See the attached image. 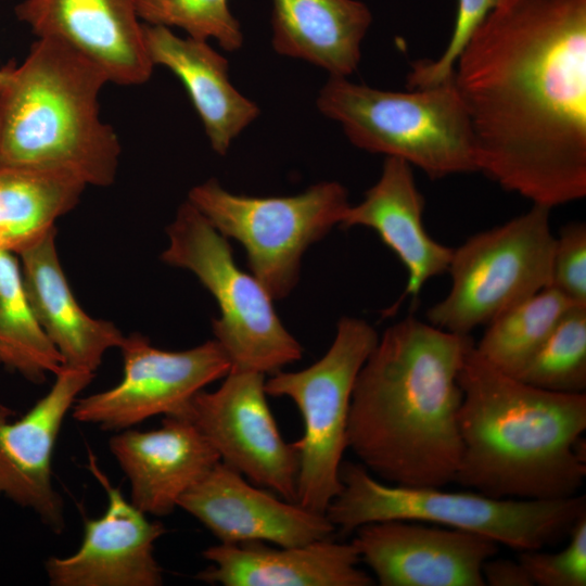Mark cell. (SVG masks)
Wrapping results in <instances>:
<instances>
[{
    "instance_id": "6da1fadb",
    "label": "cell",
    "mask_w": 586,
    "mask_h": 586,
    "mask_svg": "<svg viewBox=\"0 0 586 586\" xmlns=\"http://www.w3.org/2000/svg\"><path fill=\"white\" fill-rule=\"evenodd\" d=\"M482 171L549 208L586 195V0H498L454 69Z\"/></svg>"
},
{
    "instance_id": "7a4b0ae2",
    "label": "cell",
    "mask_w": 586,
    "mask_h": 586,
    "mask_svg": "<svg viewBox=\"0 0 586 586\" xmlns=\"http://www.w3.org/2000/svg\"><path fill=\"white\" fill-rule=\"evenodd\" d=\"M471 335L412 316L378 339L353 387L347 447L379 479L400 486L444 487L462 453L459 371Z\"/></svg>"
},
{
    "instance_id": "3957f363",
    "label": "cell",
    "mask_w": 586,
    "mask_h": 586,
    "mask_svg": "<svg viewBox=\"0 0 586 586\" xmlns=\"http://www.w3.org/2000/svg\"><path fill=\"white\" fill-rule=\"evenodd\" d=\"M458 382L462 453L454 482L494 498L578 494L586 477V393L530 385L492 366L475 344Z\"/></svg>"
},
{
    "instance_id": "277c9868",
    "label": "cell",
    "mask_w": 586,
    "mask_h": 586,
    "mask_svg": "<svg viewBox=\"0 0 586 586\" xmlns=\"http://www.w3.org/2000/svg\"><path fill=\"white\" fill-rule=\"evenodd\" d=\"M105 73L78 51L37 38L0 69V166L55 169L87 186L116 178L120 143L100 117Z\"/></svg>"
},
{
    "instance_id": "5b68a950",
    "label": "cell",
    "mask_w": 586,
    "mask_h": 586,
    "mask_svg": "<svg viewBox=\"0 0 586 586\" xmlns=\"http://www.w3.org/2000/svg\"><path fill=\"white\" fill-rule=\"evenodd\" d=\"M340 477L343 488L326 515L342 534L372 522L417 521L480 534L520 552L568 537L586 514V496L581 494L535 500L384 484L353 462L341 463Z\"/></svg>"
},
{
    "instance_id": "8992f818",
    "label": "cell",
    "mask_w": 586,
    "mask_h": 586,
    "mask_svg": "<svg viewBox=\"0 0 586 586\" xmlns=\"http://www.w3.org/2000/svg\"><path fill=\"white\" fill-rule=\"evenodd\" d=\"M317 105L355 146L400 158L430 179L477 171L470 119L454 79L390 91L331 76Z\"/></svg>"
},
{
    "instance_id": "52a82bcc",
    "label": "cell",
    "mask_w": 586,
    "mask_h": 586,
    "mask_svg": "<svg viewBox=\"0 0 586 586\" xmlns=\"http://www.w3.org/2000/svg\"><path fill=\"white\" fill-rule=\"evenodd\" d=\"M166 232L168 245L161 259L194 273L218 304L220 317L212 321L213 333L230 370L273 374L303 357V347L282 324L273 298L237 266L227 238L188 200Z\"/></svg>"
},
{
    "instance_id": "ba28073f",
    "label": "cell",
    "mask_w": 586,
    "mask_h": 586,
    "mask_svg": "<svg viewBox=\"0 0 586 586\" xmlns=\"http://www.w3.org/2000/svg\"><path fill=\"white\" fill-rule=\"evenodd\" d=\"M188 201L220 234L244 247L252 275L273 300L293 291L306 250L341 225L351 205L336 181L296 195L257 198L230 193L209 179L193 187Z\"/></svg>"
},
{
    "instance_id": "9c48e42d",
    "label": "cell",
    "mask_w": 586,
    "mask_h": 586,
    "mask_svg": "<svg viewBox=\"0 0 586 586\" xmlns=\"http://www.w3.org/2000/svg\"><path fill=\"white\" fill-rule=\"evenodd\" d=\"M550 209L532 207L453 250L446 296L426 311L443 330L470 335L500 314L551 285L556 237Z\"/></svg>"
},
{
    "instance_id": "30bf717a",
    "label": "cell",
    "mask_w": 586,
    "mask_h": 586,
    "mask_svg": "<svg viewBox=\"0 0 586 586\" xmlns=\"http://www.w3.org/2000/svg\"><path fill=\"white\" fill-rule=\"evenodd\" d=\"M378 339L366 320L343 317L318 361L295 372L278 371L265 381L267 395L289 397L303 418L304 434L293 446L298 454L296 504L307 510L326 514L343 488L340 467L353 387Z\"/></svg>"
},
{
    "instance_id": "8fae6325",
    "label": "cell",
    "mask_w": 586,
    "mask_h": 586,
    "mask_svg": "<svg viewBox=\"0 0 586 586\" xmlns=\"http://www.w3.org/2000/svg\"><path fill=\"white\" fill-rule=\"evenodd\" d=\"M123 378L115 386L75 402V420L105 431L130 429L152 417L179 416L190 399L212 382L225 378L231 364L214 339L186 351L153 346L140 333L119 346Z\"/></svg>"
},
{
    "instance_id": "7c38bea8",
    "label": "cell",
    "mask_w": 586,
    "mask_h": 586,
    "mask_svg": "<svg viewBox=\"0 0 586 586\" xmlns=\"http://www.w3.org/2000/svg\"><path fill=\"white\" fill-rule=\"evenodd\" d=\"M266 395L265 374L230 370L216 391L198 392L178 417L199 429L220 461L296 502L298 454L282 438Z\"/></svg>"
},
{
    "instance_id": "4fadbf2b",
    "label": "cell",
    "mask_w": 586,
    "mask_h": 586,
    "mask_svg": "<svg viewBox=\"0 0 586 586\" xmlns=\"http://www.w3.org/2000/svg\"><path fill=\"white\" fill-rule=\"evenodd\" d=\"M352 544L381 586H485L483 564L499 551L486 536L423 522L357 527Z\"/></svg>"
},
{
    "instance_id": "5bb4252c",
    "label": "cell",
    "mask_w": 586,
    "mask_h": 586,
    "mask_svg": "<svg viewBox=\"0 0 586 586\" xmlns=\"http://www.w3.org/2000/svg\"><path fill=\"white\" fill-rule=\"evenodd\" d=\"M92 372L62 367L49 392L21 418L0 404V496L31 509L54 533L65 527L52 484V456L63 421Z\"/></svg>"
},
{
    "instance_id": "9a60e30c",
    "label": "cell",
    "mask_w": 586,
    "mask_h": 586,
    "mask_svg": "<svg viewBox=\"0 0 586 586\" xmlns=\"http://www.w3.org/2000/svg\"><path fill=\"white\" fill-rule=\"evenodd\" d=\"M89 469L103 486L107 506L103 514L87 519L79 548L44 563L53 586H160L163 570L154 557L155 542L166 532L161 522L127 501L120 489L90 457Z\"/></svg>"
},
{
    "instance_id": "2e32d148",
    "label": "cell",
    "mask_w": 586,
    "mask_h": 586,
    "mask_svg": "<svg viewBox=\"0 0 586 586\" xmlns=\"http://www.w3.org/2000/svg\"><path fill=\"white\" fill-rule=\"evenodd\" d=\"M178 507L221 544L264 542L294 547L330 538L336 530L326 514L278 499L222 461L180 497Z\"/></svg>"
},
{
    "instance_id": "e0dca14e",
    "label": "cell",
    "mask_w": 586,
    "mask_h": 586,
    "mask_svg": "<svg viewBox=\"0 0 586 586\" xmlns=\"http://www.w3.org/2000/svg\"><path fill=\"white\" fill-rule=\"evenodd\" d=\"M20 22L97 64L110 82L142 85L153 72L135 0H23Z\"/></svg>"
},
{
    "instance_id": "ac0fdd59",
    "label": "cell",
    "mask_w": 586,
    "mask_h": 586,
    "mask_svg": "<svg viewBox=\"0 0 586 586\" xmlns=\"http://www.w3.org/2000/svg\"><path fill=\"white\" fill-rule=\"evenodd\" d=\"M109 448L130 483V501L145 514L164 517L220 458L189 420L165 416L151 431L122 430Z\"/></svg>"
},
{
    "instance_id": "d6986e66",
    "label": "cell",
    "mask_w": 586,
    "mask_h": 586,
    "mask_svg": "<svg viewBox=\"0 0 586 586\" xmlns=\"http://www.w3.org/2000/svg\"><path fill=\"white\" fill-rule=\"evenodd\" d=\"M212 565L195 578L224 586H370L356 547L324 538L294 547L264 542L219 544L203 551Z\"/></svg>"
},
{
    "instance_id": "ffe728a7",
    "label": "cell",
    "mask_w": 586,
    "mask_h": 586,
    "mask_svg": "<svg viewBox=\"0 0 586 586\" xmlns=\"http://www.w3.org/2000/svg\"><path fill=\"white\" fill-rule=\"evenodd\" d=\"M424 198L419 191L411 165L386 157L379 180L364 200L349 205L341 226H362L378 233L407 271L404 296L417 298L424 284L448 270L453 250L426 231L423 224Z\"/></svg>"
},
{
    "instance_id": "44dd1931",
    "label": "cell",
    "mask_w": 586,
    "mask_h": 586,
    "mask_svg": "<svg viewBox=\"0 0 586 586\" xmlns=\"http://www.w3.org/2000/svg\"><path fill=\"white\" fill-rule=\"evenodd\" d=\"M55 237L56 227L18 254L25 294L63 367L94 373L106 351L119 348L125 335L80 307L63 272Z\"/></svg>"
},
{
    "instance_id": "7402d4cb",
    "label": "cell",
    "mask_w": 586,
    "mask_h": 586,
    "mask_svg": "<svg viewBox=\"0 0 586 586\" xmlns=\"http://www.w3.org/2000/svg\"><path fill=\"white\" fill-rule=\"evenodd\" d=\"M143 36L153 66L167 67L181 80L213 150L225 155L259 115V107L230 82L228 61L207 41L181 38L168 27L143 23Z\"/></svg>"
},
{
    "instance_id": "603a6c76",
    "label": "cell",
    "mask_w": 586,
    "mask_h": 586,
    "mask_svg": "<svg viewBox=\"0 0 586 586\" xmlns=\"http://www.w3.org/2000/svg\"><path fill=\"white\" fill-rule=\"evenodd\" d=\"M371 22L358 0H272V46L279 54L347 77L359 64Z\"/></svg>"
},
{
    "instance_id": "cb8c5ba5",
    "label": "cell",
    "mask_w": 586,
    "mask_h": 586,
    "mask_svg": "<svg viewBox=\"0 0 586 586\" xmlns=\"http://www.w3.org/2000/svg\"><path fill=\"white\" fill-rule=\"evenodd\" d=\"M87 184L55 169L0 166V251L20 254L55 228Z\"/></svg>"
},
{
    "instance_id": "d4e9b609",
    "label": "cell",
    "mask_w": 586,
    "mask_h": 586,
    "mask_svg": "<svg viewBox=\"0 0 586 586\" xmlns=\"http://www.w3.org/2000/svg\"><path fill=\"white\" fill-rule=\"evenodd\" d=\"M0 364L35 383L63 367L27 300L18 262L5 251H0Z\"/></svg>"
},
{
    "instance_id": "484cf974",
    "label": "cell",
    "mask_w": 586,
    "mask_h": 586,
    "mask_svg": "<svg viewBox=\"0 0 586 586\" xmlns=\"http://www.w3.org/2000/svg\"><path fill=\"white\" fill-rule=\"evenodd\" d=\"M574 305L548 286L491 321L475 349L498 370L517 377Z\"/></svg>"
},
{
    "instance_id": "4316f807",
    "label": "cell",
    "mask_w": 586,
    "mask_h": 586,
    "mask_svg": "<svg viewBox=\"0 0 586 586\" xmlns=\"http://www.w3.org/2000/svg\"><path fill=\"white\" fill-rule=\"evenodd\" d=\"M515 378L550 392L586 393V306L565 313Z\"/></svg>"
},
{
    "instance_id": "83f0119b",
    "label": "cell",
    "mask_w": 586,
    "mask_h": 586,
    "mask_svg": "<svg viewBox=\"0 0 586 586\" xmlns=\"http://www.w3.org/2000/svg\"><path fill=\"white\" fill-rule=\"evenodd\" d=\"M142 23L179 27L188 37L217 40L227 51L242 47L243 34L228 0H135Z\"/></svg>"
},
{
    "instance_id": "f1b7e54d",
    "label": "cell",
    "mask_w": 586,
    "mask_h": 586,
    "mask_svg": "<svg viewBox=\"0 0 586 586\" xmlns=\"http://www.w3.org/2000/svg\"><path fill=\"white\" fill-rule=\"evenodd\" d=\"M566 547L557 552L542 549L520 551L518 560L530 574L534 585H586V514L571 528Z\"/></svg>"
},
{
    "instance_id": "f546056e",
    "label": "cell",
    "mask_w": 586,
    "mask_h": 586,
    "mask_svg": "<svg viewBox=\"0 0 586 586\" xmlns=\"http://www.w3.org/2000/svg\"><path fill=\"white\" fill-rule=\"evenodd\" d=\"M498 0H458L457 17L450 40L435 60H421L407 76L409 89L433 87L454 77L456 62L470 38Z\"/></svg>"
},
{
    "instance_id": "4dcf8cb0",
    "label": "cell",
    "mask_w": 586,
    "mask_h": 586,
    "mask_svg": "<svg viewBox=\"0 0 586 586\" xmlns=\"http://www.w3.org/2000/svg\"><path fill=\"white\" fill-rule=\"evenodd\" d=\"M575 305L586 306V225L563 226L555 241L551 285Z\"/></svg>"
},
{
    "instance_id": "1f68e13d",
    "label": "cell",
    "mask_w": 586,
    "mask_h": 586,
    "mask_svg": "<svg viewBox=\"0 0 586 586\" xmlns=\"http://www.w3.org/2000/svg\"><path fill=\"white\" fill-rule=\"evenodd\" d=\"M485 585L489 586H534L523 564L517 559L491 558L482 569Z\"/></svg>"
}]
</instances>
